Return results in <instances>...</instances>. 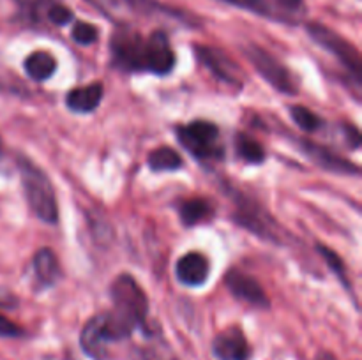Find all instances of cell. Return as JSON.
<instances>
[{
    "label": "cell",
    "instance_id": "cell-14",
    "mask_svg": "<svg viewBox=\"0 0 362 360\" xmlns=\"http://www.w3.org/2000/svg\"><path fill=\"white\" fill-rule=\"evenodd\" d=\"M300 147H303L304 154L318 164L320 168L329 169V172H336V173H349V175H359V168H357L354 162L346 161L343 159L341 155L334 154L329 148L322 147V145L315 143V141L310 140H303L300 141Z\"/></svg>",
    "mask_w": 362,
    "mask_h": 360
},
{
    "label": "cell",
    "instance_id": "cell-3",
    "mask_svg": "<svg viewBox=\"0 0 362 360\" xmlns=\"http://www.w3.org/2000/svg\"><path fill=\"white\" fill-rule=\"evenodd\" d=\"M18 166H20L25 196L32 212L41 221L55 224L59 221V205L48 175L27 157H18Z\"/></svg>",
    "mask_w": 362,
    "mask_h": 360
},
{
    "label": "cell",
    "instance_id": "cell-24",
    "mask_svg": "<svg viewBox=\"0 0 362 360\" xmlns=\"http://www.w3.org/2000/svg\"><path fill=\"white\" fill-rule=\"evenodd\" d=\"M71 35H73L74 42H78L81 46H88L98 39V28L94 25L87 23V21H76Z\"/></svg>",
    "mask_w": 362,
    "mask_h": 360
},
{
    "label": "cell",
    "instance_id": "cell-22",
    "mask_svg": "<svg viewBox=\"0 0 362 360\" xmlns=\"http://www.w3.org/2000/svg\"><path fill=\"white\" fill-rule=\"evenodd\" d=\"M235 150L237 155H239L244 162H250V164H260L265 159L264 147H262L255 138H251L250 134L246 133H237Z\"/></svg>",
    "mask_w": 362,
    "mask_h": 360
},
{
    "label": "cell",
    "instance_id": "cell-32",
    "mask_svg": "<svg viewBox=\"0 0 362 360\" xmlns=\"http://www.w3.org/2000/svg\"><path fill=\"white\" fill-rule=\"evenodd\" d=\"M4 154V145H2V140H0V157H2Z\"/></svg>",
    "mask_w": 362,
    "mask_h": 360
},
{
    "label": "cell",
    "instance_id": "cell-28",
    "mask_svg": "<svg viewBox=\"0 0 362 360\" xmlns=\"http://www.w3.org/2000/svg\"><path fill=\"white\" fill-rule=\"evenodd\" d=\"M21 7L32 11V13H39L41 9H48L49 6L57 4L59 0H16Z\"/></svg>",
    "mask_w": 362,
    "mask_h": 360
},
{
    "label": "cell",
    "instance_id": "cell-30",
    "mask_svg": "<svg viewBox=\"0 0 362 360\" xmlns=\"http://www.w3.org/2000/svg\"><path fill=\"white\" fill-rule=\"evenodd\" d=\"M278 2L285 4V6L288 7H293V9H304L303 0H278Z\"/></svg>",
    "mask_w": 362,
    "mask_h": 360
},
{
    "label": "cell",
    "instance_id": "cell-1",
    "mask_svg": "<svg viewBox=\"0 0 362 360\" xmlns=\"http://www.w3.org/2000/svg\"><path fill=\"white\" fill-rule=\"evenodd\" d=\"M113 309L106 314V332L110 342L127 339L134 328L145 323L148 300L144 288L131 274L117 275L110 288Z\"/></svg>",
    "mask_w": 362,
    "mask_h": 360
},
{
    "label": "cell",
    "instance_id": "cell-31",
    "mask_svg": "<svg viewBox=\"0 0 362 360\" xmlns=\"http://www.w3.org/2000/svg\"><path fill=\"white\" fill-rule=\"evenodd\" d=\"M317 360H338V359H336V356L332 355V353H329V352H322V353H318Z\"/></svg>",
    "mask_w": 362,
    "mask_h": 360
},
{
    "label": "cell",
    "instance_id": "cell-27",
    "mask_svg": "<svg viewBox=\"0 0 362 360\" xmlns=\"http://www.w3.org/2000/svg\"><path fill=\"white\" fill-rule=\"evenodd\" d=\"M21 335H23V330L9 318L0 314V337H21Z\"/></svg>",
    "mask_w": 362,
    "mask_h": 360
},
{
    "label": "cell",
    "instance_id": "cell-21",
    "mask_svg": "<svg viewBox=\"0 0 362 360\" xmlns=\"http://www.w3.org/2000/svg\"><path fill=\"white\" fill-rule=\"evenodd\" d=\"M180 219L186 226L198 224L204 219L211 217L212 208L209 205V201H205L204 198H189V200L182 201L179 207Z\"/></svg>",
    "mask_w": 362,
    "mask_h": 360
},
{
    "label": "cell",
    "instance_id": "cell-8",
    "mask_svg": "<svg viewBox=\"0 0 362 360\" xmlns=\"http://www.w3.org/2000/svg\"><path fill=\"white\" fill-rule=\"evenodd\" d=\"M194 52H197L198 60L214 74L218 80L225 81V83L233 85V87H243L244 81V73L225 52L218 48H212V46H194Z\"/></svg>",
    "mask_w": 362,
    "mask_h": 360
},
{
    "label": "cell",
    "instance_id": "cell-13",
    "mask_svg": "<svg viewBox=\"0 0 362 360\" xmlns=\"http://www.w3.org/2000/svg\"><path fill=\"white\" fill-rule=\"evenodd\" d=\"M226 286L232 292V295L235 299L243 300V302L251 304V306L257 307H267L269 299L265 289L262 288L260 282L255 277H251L250 274H244L243 270H230L226 274Z\"/></svg>",
    "mask_w": 362,
    "mask_h": 360
},
{
    "label": "cell",
    "instance_id": "cell-20",
    "mask_svg": "<svg viewBox=\"0 0 362 360\" xmlns=\"http://www.w3.org/2000/svg\"><path fill=\"white\" fill-rule=\"evenodd\" d=\"M147 162L152 172H175L182 166V157L173 148L159 147L148 154Z\"/></svg>",
    "mask_w": 362,
    "mask_h": 360
},
{
    "label": "cell",
    "instance_id": "cell-15",
    "mask_svg": "<svg viewBox=\"0 0 362 360\" xmlns=\"http://www.w3.org/2000/svg\"><path fill=\"white\" fill-rule=\"evenodd\" d=\"M235 221L239 224L246 226L247 229H251L253 233H258V235L265 236V239H279L278 226H276L274 221L267 217L264 210L257 205H253L251 201H246V203L239 205V210H237Z\"/></svg>",
    "mask_w": 362,
    "mask_h": 360
},
{
    "label": "cell",
    "instance_id": "cell-10",
    "mask_svg": "<svg viewBox=\"0 0 362 360\" xmlns=\"http://www.w3.org/2000/svg\"><path fill=\"white\" fill-rule=\"evenodd\" d=\"M81 349L94 360H105L108 356L110 342L108 332H106V314H95L85 323L80 334Z\"/></svg>",
    "mask_w": 362,
    "mask_h": 360
},
{
    "label": "cell",
    "instance_id": "cell-23",
    "mask_svg": "<svg viewBox=\"0 0 362 360\" xmlns=\"http://www.w3.org/2000/svg\"><path fill=\"white\" fill-rule=\"evenodd\" d=\"M290 116L293 119V122L300 127L306 133H315V131L320 129L322 119L317 113L311 112L306 106H292L290 108Z\"/></svg>",
    "mask_w": 362,
    "mask_h": 360
},
{
    "label": "cell",
    "instance_id": "cell-25",
    "mask_svg": "<svg viewBox=\"0 0 362 360\" xmlns=\"http://www.w3.org/2000/svg\"><path fill=\"white\" fill-rule=\"evenodd\" d=\"M317 249H318V253H320L322 256L325 258V261H327V263H329V267H331V270L334 272L336 275H338L339 281L345 282V284H346V272H345V265H343L341 258H339L338 254L334 253V251L329 249V247L322 246V244H318Z\"/></svg>",
    "mask_w": 362,
    "mask_h": 360
},
{
    "label": "cell",
    "instance_id": "cell-16",
    "mask_svg": "<svg viewBox=\"0 0 362 360\" xmlns=\"http://www.w3.org/2000/svg\"><path fill=\"white\" fill-rule=\"evenodd\" d=\"M209 260L202 253H187L177 261L175 274L182 284L186 286H202L209 277Z\"/></svg>",
    "mask_w": 362,
    "mask_h": 360
},
{
    "label": "cell",
    "instance_id": "cell-6",
    "mask_svg": "<svg viewBox=\"0 0 362 360\" xmlns=\"http://www.w3.org/2000/svg\"><path fill=\"white\" fill-rule=\"evenodd\" d=\"M112 56L124 71H145L147 67V37L133 27H122L113 34Z\"/></svg>",
    "mask_w": 362,
    "mask_h": 360
},
{
    "label": "cell",
    "instance_id": "cell-4",
    "mask_svg": "<svg viewBox=\"0 0 362 360\" xmlns=\"http://www.w3.org/2000/svg\"><path fill=\"white\" fill-rule=\"evenodd\" d=\"M177 136L182 147L200 161H218L223 157L221 134L212 122L194 120L184 124L177 127Z\"/></svg>",
    "mask_w": 362,
    "mask_h": 360
},
{
    "label": "cell",
    "instance_id": "cell-12",
    "mask_svg": "<svg viewBox=\"0 0 362 360\" xmlns=\"http://www.w3.org/2000/svg\"><path fill=\"white\" fill-rule=\"evenodd\" d=\"M212 352L219 360H250L251 346L240 327H230L219 332L212 342Z\"/></svg>",
    "mask_w": 362,
    "mask_h": 360
},
{
    "label": "cell",
    "instance_id": "cell-18",
    "mask_svg": "<svg viewBox=\"0 0 362 360\" xmlns=\"http://www.w3.org/2000/svg\"><path fill=\"white\" fill-rule=\"evenodd\" d=\"M34 272L41 288H48L57 282L60 277V265L55 253L48 247H42L34 256Z\"/></svg>",
    "mask_w": 362,
    "mask_h": 360
},
{
    "label": "cell",
    "instance_id": "cell-9",
    "mask_svg": "<svg viewBox=\"0 0 362 360\" xmlns=\"http://www.w3.org/2000/svg\"><path fill=\"white\" fill-rule=\"evenodd\" d=\"M218 2L228 4L237 9L250 11V13L269 18V20L285 21V23H296L304 13V9H293L278 0H218Z\"/></svg>",
    "mask_w": 362,
    "mask_h": 360
},
{
    "label": "cell",
    "instance_id": "cell-11",
    "mask_svg": "<svg viewBox=\"0 0 362 360\" xmlns=\"http://www.w3.org/2000/svg\"><path fill=\"white\" fill-rule=\"evenodd\" d=\"M175 66V53L168 35L163 30H154L147 35V73L168 74Z\"/></svg>",
    "mask_w": 362,
    "mask_h": 360
},
{
    "label": "cell",
    "instance_id": "cell-26",
    "mask_svg": "<svg viewBox=\"0 0 362 360\" xmlns=\"http://www.w3.org/2000/svg\"><path fill=\"white\" fill-rule=\"evenodd\" d=\"M46 16H48V20L52 21L53 25H59V27H62V25H67L74 18L73 11H71L69 7L62 6L60 2L49 6L48 9H46Z\"/></svg>",
    "mask_w": 362,
    "mask_h": 360
},
{
    "label": "cell",
    "instance_id": "cell-19",
    "mask_svg": "<svg viewBox=\"0 0 362 360\" xmlns=\"http://www.w3.org/2000/svg\"><path fill=\"white\" fill-rule=\"evenodd\" d=\"M25 71L34 81H46L55 74L57 60L48 52H32L25 59Z\"/></svg>",
    "mask_w": 362,
    "mask_h": 360
},
{
    "label": "cell",
    "instance_id": "cell-5",
    "mask_svg": "<svg viewBox=\"0 0 362 360\" xmlns=\"http://www.w3.org/2000/svg\"><path fill=\"white\" fill-rule=\"evenodd\" d=\"M308 32H310L315 42L324 46L327 52H331L341 62V66L352 76L354 83L359 87L362 80V60L359 49L352 42L346 41L345 37H341L338 32L331 30V28L322 23H310L308 25Z\"/></svg>",
    "mask_w": 362,
    "mask_h": 360
},
{
    "label": "cell",
    "instance_id": "cell-7",
    "mask_svg": "<svg viewBox=\"0 0 362 360\" xmlns=\"http://www.w3.org/2000/svg\"><path fill=\"white\" fill-rule=\"evenodd\" d=\"M246 56L250 59V62L253 64V67L257 69V73L260 76H264L267 80V83H271L276 90L283 92V94H296L297 92V81L293 78V74L286 69L285 64L279 62L274 55L267 52V49L260 48L257 44L246 46Z\"/></svg>",
    "mask_w": 362,
    "mask_h": 360
},
{
    "label": "cell",
    "instance_id": "cell-2",
    "mask_svg": "<svg viewBox=\"0 0 362 360\" xmlns=\"http://www.w3.org/2000/svg\"><path fill=\"white\" fill-rule=\"evenodd\" d=\"M87 2L120 27H131L138 20H151L158 16L177 20L180 23L193 21L191 16L163 6L158 0H87Z\"/></svg>",
    "mask_w": 362,
    "mask_h": 360
},
{
    "label": "cell",
    "instance_id": "cell-29",
    "mask_svg": "<svg viewBox=\"0 0 362 360\" xmlns=\"http://www.w3.org/2000/svg\"><path fill=\"white\" fill-rule=\"evenodd\" d=\"M16 306H18L16 296H14L9 289L0 288V307H6V309H9V307H16Z\"/></svg>",
    "mask_w": 362,
    "mask_h": 360
},
{
    "label": "cell",
    "instance_id": "cell-17",
    "mask_svg": "<svg viewBox=\"0 0 362 360\" xmlns=\"http://www.w3.org/2000/svg\"><path fill=\"white\" fill-rule=\"evenodd\" d=\"M103 95H105V87H103L99 81L95 83L87 85V87L74 88L67 94L66 104L71 112L76 113H90L94 112L99 106V102L103 101Z\"/></svg>",
    "mask_w": 362,
    "mask_h": 360
}]
</instances>
